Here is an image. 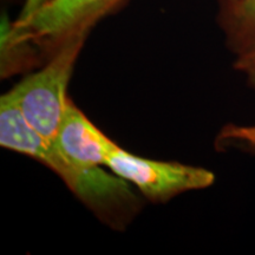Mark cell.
Instances as JSON below:
<instances>
[{"instance_id": "obj_6", "label": "cell", "mask_w": 255, "mask_h": 255, "mask_svg": "<svg viewBox=\"0 0 255 255\" xmlns=\"http://www.w3.org/2000/svg\"><path fill=\"white\" fill-rule=\"evenodd\" d=\"M221 25L229 47L238 55L255 40V0L223 2Z\"/></svg>"}, {"instance_id": "obj_7", "label": "cell", "mask_w": 255, "mask_h": 255, "mask_svg": "<svg viewBox=\"0 0 255 255\" xmlns=\"http://www.w3.org/2000/svg\"><path fill=\"white\" fill-rule=\"evenodd\" d=\"M34 46H37L36 44L15 31L13 21H9L7 15L2 14L0 24L2 77H8L20 70L34 66V60H37Z\"/></svg>"}, {"instance_id": "obj_8", "label": "cell", "mask_w": 255, "mask_h": 255, "mask_svg": "<svg viewBox=\"0 0 255 255\" xmlns=\"http://www.w3.org/2000/svg\"><path fill=\"white\" fill-rule=\"evenodd\" d=\"M215 146L219 150L237 149L255 156V126H225L216 136Z\"/></svg>"}, {"instance_id": "obj_3", "label": "cell", "mask_w": 255, "mask_h": 255, "mask_svg": "<svg viewBox=\"0 0 255 255\" xmlns=\"http://www.w3.org/2000/svg\"><path fill=\"white\" fill-rule=\"evenodd\" d=\"M105 167L132 184L151 202H167L178 194L206 189L215 182L208 169L143 158L119 145L108 158Z\"/></svg>"}, {"instance_id": "obj_1", "label": "cell", "mask_w": 255, "mask_h": 255, "mask_svg": "<svg viewBox=\"0 0 255 255\" xmlns=\"http://www.w3.org/2000/svg\"><path fill=\"white\" fill-rule=\"evenodd\" d=\"M0 145L55 171L92 213L111 227L123 228L141 208V200L126 180L102 167H84L69 161L55 143L25 120L9 98L0 102Z\"/></svg>"}, {"instance_id": "obj_10", "label": "cell", "mask_w": 255, "mask_h": 255, "mask_svg": "<svg viewBox=\"0 0 255 255\" xmlns=\"http://www.w3.org/2000/svg\"><path fill=\"white\" fill-rule=\"evenodd\" d=\"M47 1H50V0H25L23 8H21L20 11V14H19V17L17 19H15L14 23L15 24L25 23V21L28 20L32 15L36 13L41 6L45 5Z\"/></svg>"}, {"instance_id": "obj_4", "label": "cell", "mask_w": 255, "mask_h": 255, "mask_svg": "<svg viewBox=\"0 0 255 255\" xmlns=\"http://www.w3.org/2000/svg\"><path fill=\"white\" fill-rule=\"evenodd\" d=\"M124 0H50L28 20L15 24V31L40 50L55 52L64 40L77 33H90L92 26L119 7Z\"/></svg>"}, {"instance_id": "obj_5", "label": "cell", "mask_w": 255, "mask_h": 255, "mask_svg": "<svg viewBox=\"0 0 255 255\" xmlns=\"http://www.w3.org/2000/svg\"><path fill=\"white\" fill-rule=\"evenodd\" d=\"M53 143L69 161L84 167H105L111 152L119 146L71 101Z\"/></svg>"}, {"instance_id": "obj_2", "label": "cell", "mask_w": 255, "mask_h": 255, "mask_svg": "<svg viewBox=\"0 0 255 255\" xmlns=\"http://www.w3.org/2000/svg\"><path fill=\"white\" fill-rule=\"evenodd\" d=\"M88 36L77 33L64 40L43 68L28 73L7 92L25 120L50 142L55 141L68 107L66 89Z\"/></svg>"}, {"instance_id": "obj_11", "label": "cell", "mask_w": 255, "mask_h": 255, "mask_svg": "<svg viewBox=\"0 0 255 255\" xmlns=\"http://www.w3.org/2000/svg\"><path fill=\"white\" fill-rule=\"evenodd\" d=\"M232 1H235V0H223V2H232Z\"/></svg>"}, {"instance_id": "obj_9", "label": "cell", "mask_w": 255, "mask_h": 255, "mask_svg": "<svg viewBox=\"0 0 255 255\" xmlns=\"http://www.w3.org/2000/svg\"><path fill=\"white\" fill-rule=\"evenodd\" d=\"M234 69L245 76L248 85L255 90V40L238 53Z\"/></svg>"}]
</instances>
